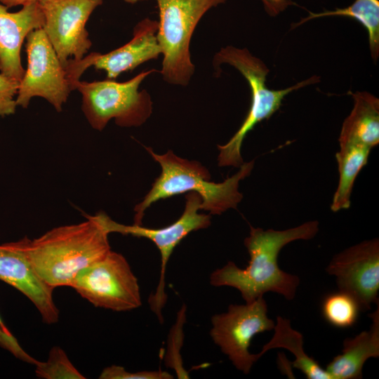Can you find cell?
Instances as JSON below:
<instances>
[{"label":"cell","instance_id":"obj_1","mask_svg":"<svg viewBox=\"0 0 379 379\" xmlns=\"http://www.w3.org/2000/svg\"><path fill=\"white\" fill-rule=\"evenodd\" d=\"M317 220L304 222L284 230H263L250 226L244 245L250 255L245 269L232 261L214 270L210 276L213 286H230L237 289L246 303H251L267 292L277 293L293 300L300 284L297 275L287 273L278 265V255L288 244L309 240L319 232Z\"/></svg>","mask_w":379,"mask_h":379},{"label":"cell","instance_id":"obj_2","mask_svg":"<svg viewBox=\"0 0 379 379\" xmlns=\"http://www.w3.org/2000/svg\"><path fill=\"white\" fill-rule=\"evenodd\" d=\"M86 218L78 224L51 229L36 239L19 240L34 271L53 288L71 287L80 271L111 251L109 233L97 215Z\"/></svg>","mask_w":379,"mask_h":379},{"label":"cell","instance_id":"obj_3","mask_svg":"<svg viewBox=\"0 0 379 379\" xmlns=\"http://www.w3.org/2000/svg\"><path fill=\"white\" fill-rule=\"evenodd\" d=\"M160 164L161 172L142 201L134 208V224L142 225L145 210L153 203L185 192H194L201 199L200 209L213 215H220L230 208H236L243 198L239 191V182L248 177L254 161L244 162L239 170L223 182H212L208 169L197 161L176 156L171 150L158 154L145 147Z\"/></svg>","mask_w":379,"mask_h":379},{"label":"cell","instance_id":"obj_4","mask_svg":"<svg viewBox=\"0 0 379 379\" xmlns=\"http://www.w3.org/2000/svg\"><path fill=\"white\" fill-rule=\"evenodd\" d=\"M224 63L234 67L243 75L251 92L250 109L242 124L226 144L218 145V166L239 168L244 163L241 154L242 143L248 132L258 123L270 118L280 108L285 96L294 91L319 82L320 77L314 75L288 88L272 90L266 86L269 68L247 48L232 46L222 48L215 55L213 65L217 70Z\"/></svg>","mask_w":379,"mask_h":379},{"label":"cell","instance_id":"obj_5","mask_svg":"<svg viewBox=\"0 0 379 379\" xmlns=\"http://www.w3.org/2000/svg\"><path fill=\"white\" fill-rule=\"evenodd\" d=\"M159 9L157 38L163 55L161 74L171 84L187 86L194 72L190 46L203 15L225 0H155Z\"/></svg>","mask_w":379,"mask_h":379},{"label":"cell","instance_id":"obj_6","mask_svg":"<svg viewBox=\"0 0 379 379\" xmlns=\"http://www.w3.org/2000/svg\"><path fill=\"white\" fill-rule=\"evenodd\" d=\"M155 69L143 71L132 79L81 81L74 85L81 95V109L91 126L103 130L111 119L121 127H138L152 114V101L146 90L139 91L142 81Z\"/></svg>","mask_w":379,"mask_h":379},{"label":"cell","instance_id":"obj_7","mask_svg":"<svg viewBox=\"0 0 379 379\" xmlns=\"http://www.w3.org/2000/svg\"><path fill=\"white\" fill-rule=\"evenodd\" d=\"M71 287L96 307L123 312L142 304L137 277L125 257L112 250L80 271Z\"/></svg>","mask_w":379,"mask_h":379},{"label":"cell","instance_id":"obj_8","mask_svg":"<svg viewBox=\"0 0 379 379\" xmlns=\"http://www.w3.org/2000/svg\"><path fill=\"white\" fill-rule=\"evenodd\" d=\"M185 199V206L182 215L173 223L162 228H148L142 225L135 224L126 225L115 222L104 212L96 213L100 222L109 234L117 232L123 235L147 238L159 250L161 269L159 283L155 292L149 296L148 302L151 310L161 324L164 321L162 310L167 301L165 275L170 256L175 248L188 234L207 228L211 224V216L208 214L198 213L201 199L197 193L188 192Z\"/></svg>","mask_w":379,"mask_h":379},{"label":"cell","instance_id":"obj_9","mask_svg":"<svg viewBox=\"0 0 379 379\" xmlns=\"http://www.w3.org/2000/svg\"><path fill=\"white\" fill-rule=\"evenodd\" d=\"M263 296L251 303L229 305L226 312L211 317L210 335L233 366L248 374L260 357L248 349L255 335L274 329L275 323L267 317Z\"/></svg>","mask_w":379,"mask_h":379},{"label":"cell","instance_id":"obj_10","mask_svg":"<svg viewBox=\"0 0 379 379\" xmlns=\"http://www.w3.org/2000/svg\"><path fill=\"white\" fill-rule=\"evenodd\" d=\"M27 68L20 81L17 106L27 108L32 98L41 97L61 112L72 90L65 67L60 62L43 28L26 37Z\"/></svg>","mask_w":379,"mask_h":379},{"label":"cell","instance_id":"obj_11","mask_svg":"<svg viewBox=\"0 0 379 379\" xmlns=\"http://www.w3.org/2000/svg\"><path fill=\"white\" fill-rule=\"evenodd\" d=\"M44 16L42 27L60 62L81 60L92 43L86 24L102 0H39Z\"/></svg>","mask_w":379,"mask_h":379},{"label":"cell","instance_id":"obj_12","mask_svg":"<svg viewBox=\"0 0 379 379\" xmlns=\"http://www.w3.org/2000/svg\"><path fill=\"white\" fill-rule=\"evenodd\" d=\"M157 30L158 21L147 18L135 26L133 38L124 46L104 54L91 53L80 60L70 59L65 69L72 90L83 73L91 66L105 71L108 79H115L123 72L157 59L161 54Z\"/></svg>","mask_w":379,"mask_h":379},{"label":"cell","instance_id":"obj_13","mask_svg":"<svg viewBox=\"0 0 379 379\" xmlns=\"http://www.w3.org/2000/svg\"><path fill=\"white\" fill-rule=\"evenodd\" d=\"M338 290L352 295L361 311L379 303V240L363 241L335 254L326 268Z\"/></svg>","mask_w":379,"mask_h":379},{"label":"cell","instance_id":"obj_14","mask_svg":"<svg viewBox=\"0 0 379 379\" xmlns=\"http://www.w3.org/2000/svg\"><path fill=\"white\" fill-rule=\"evenodd\" d=\"M0 280L25 295L39 311L42 321L53 324L59 320L53 288L36 274L20 241L0 244Z\"/></svg>","mask_w":379,"mask_h":379},{"label":"cell","instance_id":"obj_15","mask_svg":"<svg viewBox=\"0 0 379 379\" xmlns=\"http://www.w3.org/2000/svg\"><path fill=\"white\" fill-rule=\"evenodd\" d=\"M0 2V72L20 81L25 69L21 62V48L27 36L42 28L44 16L39 2L23 6L17 12Z\"/></svg>","mask_w":379,"mask_h":379},{"label":"cell","instance_id":"obj_16","mask_svg":"<svg viewBox=\"0 0 379 379\" xmlns=\"http://www.w3.org/2000/svg\"><path fill=\"white\" fill-rule=\"evenodd\" d=\"M372 319L368 330L344 340L342 352L327 365L326 371L332 379L362 378V369L370 358L379 356V303L370 314Z\"/></svg>","mask_w":379,"mask_h":379},{"label":"cell","instance_id":"obj_17","mask_svg":"<svg viewBox=\"0 0 379 379\" xmlns=\"http://www.w3.org/2000/svg\"><path fill=\"white\" fill-rule=\"evenodd\" d=\"M352 96L353 108L343 123L339 143L372 149L379 143V99L366 91H357Z\"/></svg>","mask_w":379,"mask_h":379},{"label":"cell","instance_id":"obj_18","mask_svg":"<svg viewBox=\"0 0 379 379\" xmlns=\"http://www.w3.org/2000/svg\"><path fill=\"white\" fill-rule=\"evenodd\" d=\"M274 335L258 353L261 357L267 351L274 348H284L295 356L292 366L300 370L308 379H332L329 373L304 350L303 336L291 327V321L281 316L277 317Z\"/></svg>","mask_w":379,"mask_h":379},{"label":"cell","instance_id":"obj_19","mask_svg":"<svg viewBox=\"0 0 379 379\" xmlns=\"http://www.w3.org/2000/svg\"><path fill=\"white\" fill-rule=\"evenodd\" d=\"M371 150V148L361 145H340V150L335 154L339 181L331 205L333 212L350 208L354 181L367 164Z\"/></svg>","mask_w":379,"mask_h":379},{"label":"cell","instance_id":"obj_20","mask_svg":"<svg viewBox=\"0 0 379 379\" xmlns=\"http://www.w3.org/2000/svg\"><path fill=\"white\" fill-rule=\"evenodd\" d=\"M328 16H345L354 18L366 29L372 59L376 62L379 56V1L355 0L343 8L324 11L321 13L310 12L309 15L293 25L297 27L310 20Z\"/></svg>","mask_w":379,"mask_h":379},{"label":"cell","instance_id":"obj_21","mask_svg":"<svg viewBox=\"0 0 379 379\" xmlns=\"http://www.w3.org/2000/svg\"><path fill=\"white\" fill-rule=\"evenodd\" d=\"M360 311L357 300L350 294L340 290L327 294L321 303L324 319L330 325L339 328L353 326Z\"/></svg>","mask_w":379,"mask_h":379},{"label":"cell","instance_id":"obj_22","mask_svg":"<svg viewBox=\"0 0 379 379\" xmlns=\"http://www.w3.org/2000/svg\"><path fill=\"white\" fill-rule=\"evenodd\" d=\"M35 373L44 379H84L73 365L65 352L55 346L49 352L46 361H39L35 365Z\"/></svg>","mask_w":379,"mask_h":379},{"label":"cell","instance_id":"obj_23","mask_svg":"<svg viewBox=\"0 0 379 379\" xmlns=\"http://www.w3.org/2000/svg\"><path fill=\"white\" fill-rule=\"evenodd\" d=\"M185 317L186 307L183 305L178 313L176 322L170 331L168 351L165 357L166 366L173 369L178 378H189V373L184 368L180 354L184 339L183 325Z\"/></svg>","mask_w":379,"mask_h":379},{"label":"cell","instance_id":"obj_24","mask_svg":"<svg viewBox=\"0 0 379 379\" xmlns=\"http://www.w3.org/2000/svg\"><path fill=\"white\" fill-rule=\"evenodd\" d=\"M100 379H172L173 376L164 371H141L130 372L123 366L112 365L105 368Z\"/></svg>","mask_w":379,"mask_h":379},{"label":"cell","instance_id":"obj_25","mask_svg":"<svg viewBox=\"0 0 379 379\" xmlns=\"http://www.w3.org/2000/svg\"><path fill=\"white\" fill-rule=\"evenodd\" d=\"M19 84L0 72V119L15 114Z\"/></svg>","mask_w":379,"mask_h":379},{"label":"cell","instance_id":"obj_26","mask_svg":"<svg viewBox=\"0 0 379 379\" xmlns=\"http://www.w3.org/2000/svg\"><path fill=\"white\" fill-rule=\"evenodd\" d=\"M0 347L9 352L15 358L24 362L36 365L39 361L30 356L21 347L0 317Z\"/></svg>","mask_w":379,"mask_h":379},{"label":"cell","instance_id":"obj_27","mask_svg":"<svg viewBox=\"0 0 379 379\" xmlns=\"http://www.w3.org/2000/svg\"><path fill=\"white\" fill-rule=\"evenodd\" d=\"M264 9L270 16H277L288 6L296 5L291 0H261Z\"/></svg>","mask_w":379,"mask_h":379},{"label":"cell","instance_id":"obj_28","mask_svg":"<svg viewBox=\"0 0 379 379\" xmlns=\"http://www.w3.org/2000/svg\"><path fill=\"white\" fill-rule=\"evenodd\" d=\"M39 0H0V2L8 8L17 6H25L32 3L39 2Z\"/></svg>","mask_w":379,"mask_h":379},{"label":"cell","instance_id":"obj_29","mask_svg":"<svg viewBox=\"0 0 379 379\" xmlns=\"http://www.w3.org/2000/svg\"><path fill=\"white\" fill-rule=\"evenodd\" d=\"M124 1L127 2V3L133 4L138 3L139 1H146V0H124Z\"/></svg>","mask_w":379,"mask_h":379}]
</instances>
